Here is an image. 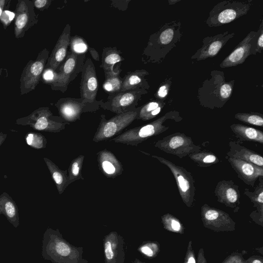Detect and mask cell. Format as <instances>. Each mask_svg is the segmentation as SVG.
<instances>
[{"label": "cell", "instance_id": "cell-25", "mask_svg": "<svg viewBox=\"0 0 263 263\" xmlns=\"http://www.w3.org/2000/svg\"><path fill=\"white\" fill-rule=\"evenodd\" d=\"M149 74L143 69L127 72L122 78L121 91L141 89L148 90L150 86L145 77Z\"/></svg>", "mask_w": 263, "mask_h": 263}, {"label": "cell", "instance_id": "cell-35", "mask_svg": "<svg viewBox=\"0 0 263 263\" xmlns=\"http://www.w3.org/2000/svg\"><path fill=\"white\" fill-rule=\"evenodd\" d=\"M85 156L80 155L73 159L68 169V176L70 184L74 181L84 179L82 175V168Z\"/></svg>", "mask_w": 263, "mask_h": 263}, {"label": "cell", "instance_id": "cell-10", "mask_svg": "<svg viewBox=\"0 0 263 263\" xmlns=\"http://www.w3.org/2000/svg\"><path fill=\"white\" fill-rule=\"evenodd\" d=\"M49 57V51L43 49L34 60H29L24 67L20 79L21 95L35 89L40 83Z\"/></svg>", "mask_w": 263, "mask_h": 263}, {"label": "cell", "instance_id": "cell-16", "mask_svg": "<svg viewBox=\"0 0 263 263\" xmlns=\"http://www.w3.org/2000/svg\"><path fill=\"white\" fill-rule=\"evenodd\" d=\"M235 35L234 32L226 31L218 34L205 37L202 45L192 55L193 61H200L215 57L227 43Z\"/></svg>", "mask_w": 263, "mask_h": 263}, {"label": "cell", "instance_id": "cell-8", "mask_svg": "<svg viewBox=\"0 0 263 263\" xmlns=\"http://www.w3.org/2000/svg\"><path fill=\"white\" fill-rule=\"evenodd\" d=\"M86 59V53L76 54L70 50L56 72L53 81L49 84L53 90L65 92L68 85L81 72Z\"/></svg>", "mask_w": 263, "mask_h": 263}, {"label": "cell", "instance_id": "cell-28", "mask_svg": "<svg viewBox=\"0 0 263 263\" xmlns=\"http://www.w3.org/2000/svg\"><path fill=\"white\" fill-rule=\"evenodd\" d=\"M44 160L54 181L59 194H62L70 184L67 170H61L49 159L44 157Z\"/></svg>", "mask_w": 263, "mask_h": 263}, {"label": "cell", "instance_id": "cell-17", "mask_svg": "<svg viewBox=\"0 0 263 263\" xmlns=\"http://www.w3.org/2000/svg\"><path fill=\"white\" fill-rule=\"evenodd\" d=\"M81 98H65L60 99L55 104L60 117L66 122H73L80 119L82 113L93 111L98 107L90 106Z\"/></svg>", "mask_w": 263, "mask_h": 263}, {"label": "cell", "instance_id": "cell-14", "mask_svg": "<svg viewBox=\"0 0 263 263\" xmlns=\"http://www.w3.org/2000/svg\"><path fill=\"white\" fill-rule=\"evenodd\" d=\"M14 13V33L15 38L21 39L37 23L38 15L35 13L32 1L30 0H18Z\"/></svg>", "mask_w": 263, "mask_h": 263}, {"label": "cell", "instance_id": "cell-1", "mask_svg": "<svg viewBox=\"0 0 263 263\" xmlns=\"http://www.w3.org/2000/svg\"><path fill=\"white\" fill-rule=\"evenodd\" d=\"M82 247H76L65 239L58 229L48 228L43 235L42 255L52 263H88L83 257Z\"/></svg>", "mask_w": 263, "mask_h": 263}, {"label": "cell", "instance_id": "cell-4", "mask_svg": "<svg viewBox=\"0 0 263 263\" xmlns=\"http://www.w3.org/2000/svg\"><path fill=\"white\" fill-rule=\"evenodd\" d=\"M182 117L179 111L171 110L147 124L130 128L112 138L115 143L137 146L148 138L167 130L170 127L164 124L167 120L180 122Z\"/></svg>", "mask_w": 263, "mask_h": 263}, {"label": "cell", "instance_id": "cell-11", "mask_svg": "<svg viewBox=\"0 0 263 263\" xmlns=\"http://www.w3.org/2000/svg\"><path fill=\"white\" fill-rule=\"evenodd\" d=\"M154 146L180 159L202 149L200 146L194 143L191 137L180 132L172 134L158 140L154 144Z\"/></svg>", "mask_w": 263, "mask_h": 263}, {"label": "cell", "instance_id": "cell-48", "mask_svg": "<svg viewBox=\"0 0 263 263\" xmlns=\"http://www.w3.org/2000/svg\"><path fill=\"white\" fill-rule=\"evenodd\" d=\"M196 263H207L204 250L202 248H201L198 251Z\"/></svg>", "mask_w": 263, "mask_h": 263}, {"label": "cell", "instance_id": "cell-27", "mask_svg": "<svg viewBox=\"0 0 263 263\" xmlns=\"http://www.w3.org/2000/svg\"><path fill=\"white\" fill-rule=\"evenodd\" d=\"M4 215L15 228L20 223L17 206L13 199L6 192L0 195V215Z\"/></svg>", "mask_w": 263, "mask_h": 263}, {"label": "cell", "instance_id": "cell-31", "mask_svg": "<svg viewBox=\"0 0 263 263\" xmlns=\"http://www.w3.org/2000/svg\"><path fill=\"white\" fill-rule=\"evenodd\" d=\"M263 177H260L259 183L255 187L254 191L251 192L248 188L244 190V194L247 196L256 208V213L263 216Z\"/></svg>", "mask_w": 263, "mask_h": 263}, {"label": "cell", "instance_id": "cell-41", "mask_svg": "<svg viewBox=\"0 0 263 263\" xmlns=\"http://www.w3.org/2000/svg\"><path fill=\"white\" fill-rule=\"evenodd\" d=\"M172 78L166 77L159 85L157 91L154 93L156 99L160 101H166L168 96L172 84Z\"/></svg>", "mask_w": 263, "mask_h": 263}, {"label": "cell", "instance_id": "cell-51", "mask_svg": "<svg viewBox=\"0 0 263 263\" xmlns=\"http://www.w3.org/2000/svg\"><path fill=\"white\" fill-rule=\"evenodd\" d=\"M7 137V134L0 133V146L3 143Z\"/></svg>", "mask_w": 263, "mask_h": 263}, {"label": "cell", "instance_id": "cell-21", "mask_svg": "<svg viewBox=\"0 0 263 263\" xmlns=\"http://www.w3.org/2000/svg\"><path fill=\"white\" fill-rule=\"evenodd\" d=\"M255 33V31L249 32L230 53L219 64L220 67L222 68L231 67L243 64L248 57L251 55V48Z\"/></svg>", "mask_w": 263, "mask_h": 263}, {"label": "cell", "instance_id": "cell-29", "mask_svg": "<svg viewBox=\"0 0 263 263\" xmlns=\"http://www.w3.org/2000/svg\"><path fill=\"white\" fill-rule=\"evenodd\" d=\"M121 51L116 47H105L103 49L100 67L103 68L104 73L115 71L120 66L114 68L115 65L123 61Z\"/></svg>", "mask_w": 263, "mask_h": 263}, {"label": "cell", "instance_id": "cell-30", "mask_svg": "<svg viewBox=\"0 0 263 263\" xmlns=\"http://www.w3.org/2000/svg\"><path fill=\"white\" fill-rule=\"evenodd\" d=\"M166 105V101L153 99L140 107L136 119L144 121L155 118Z\"/></svg>", "mask_w": 263, "mask_h": 263}, {"label": "cell", "instance_id": "cell-43", "mask_svg": "<svg viewBox=\"0 0 263 263\" xmlns=\"http://www.w3.org/2000/svg\"><path fill=\"white\" fill-rule=\"evenodd\" d=\"M182 263H196L195 253L192 240H190L188 242L184 261Z\"/></svg>", "mask_w": 263, "mask_h": 263}, {"label": "cell", "instance_id": "cell-46", "mask_svg": "<svg viewBox=\"0 0 263 263\" xmlns=\"http://www.w3.org/2000/svg\"><path fill=\"white\" fill-rule=\"evenodd\" d=\"M56 71L51 69H45L43 73L44 83L50 84L54 80Z\"/></svg>", "mask_w": 263, "mask_h": 263}, {"label": "cell", "instance_id": "cell-23", "mask_svg": "<svg viewBox=\"0 0 263 263\" xmlns=\"http://www.w3.org/2000/svg\"><path fill=\"white\" fill-rule=\"evenodd\" d=\"M97 155L99 169L107 178H114L122 174L123 165L111 152L104 149Z\"/></svg>", "mask_w": 263, "mask_h": 263}, {"label": "cell", "instance_id": "cell-26", "mask_svg": "<svg viewBox=\"0 0 263 263\" xmlns=\"http://www.w3.org/2000/svg\"><path fill=\"white\" fill-rule=\"evenodd\" d=\"M230 128L235 137L240 141L263 144V133L260 130L240 123L231 124Z\"/></svg>", "mask_w": 263, "mask_h": 263}, {"label": "cell", "instance_id": "cell-37", "mask_svg": "<svg viewBox=\"0 0 263 263\" xmlns=\"http://www.w3.org/2000/svg\"><path fill=\"white\" fill-rule=\"evenodd\" d=\"M160 250V246L156 241L144 242L138 249V251L145 257L153 258L156 257Z\"/></svg>", "mask_w": 263, "mask_h": 263}, {"label": "cell", "instance_id": "cell-47", "mask_svg": "<svg viewBox=\"0 0 263 263\" xmlns=\"http://www.w3.org/2000/svg\"><path fill=\"white\" fill-rule=\"evenodd\" d=\"M245 263H263V258L259 255H254L245 259Z\"/></svg>", "mask_w": 263, "mask_h": 263}, {"label": "cell", "instance_id": "cell-3", "mask_svg": "<svg viewBox=\"0 0 263 263\" xmlns=\"http://www.w3.org/2000/svg\"><path fill=\"white\" fill-rule=\"evenodd\" d=\"M181 29L180 21L174 20L165 23L152 34L144 51L147 61L162 62L167 54L181 41L183 35Z\"/></svg>", "mask_w": 263, "mask_h": 263}, {"label": "cell", "instance_id": "cell-39", "mask_svg": "<svg viewBox=\"0 0 263 263\" xmlns=\"http://www.w3.org/2000/svg\"><path fill=\"white\" fill-rule=\"evenodd\" d=\"M263 49V20H260V23L258 30L253 40L252 45L251 48V55L261 53Z\"/></svg>", "mask_w": 263, "mask_h": 263}, {"label": "cell", "instance_id": "cell-42", "mask_svg": "<svg viewBox=\"0 0 263 263\" xmlns=\"http://www.w3.org/2000/svg\"><path fill=\"white\" fill-rule=\"evenodd\" d=\"M14 18V12L8 10H4L0 17V21L3 25L4 29H6Z\"/></svg>", "mask_w": 263, "mask_h": 263}, {"label": "cell", "instance_id": "cell-24", "mask_svg": "<svg viewBox=\"0 0 263 263\" xmlns=\"http://www.w3.org/2000/svg\"><path fill=\"white\" fill-rule=\"evenodd\" d=\"M229 151L227 156L240 159L263 167V158L259 154L241 145L238 142L230 141L229 143Z\"/></svg>", "mask_w": 263, "mask_h": 263}, {"label": "cell", "instance_id": "cell-20", "mask_svg": "<svg viewBox=\"0 0 263 263\" xmlns=\"http://www.w3.org/2000/svg\"><path fill=\"white\" fill-rule=\"evenodd\" d=\"M237 177L245 184L254 187L257 180L263 177V167L236 158L226 157Z\"/></svg>", "mask_w": 263, "mask_h": 263}, {"label": "cell", "instance_id": "cell-33", "mask_svg": "<svg viewBox=\"0 0 263 263\" xmlns=\"http://www.w3.org/2000/svg\"><path fill=\"white\" fill-rule=\"evenodd\" d=\"M121 70L119 67L114 72L104 73L105 79L103 84V88L109 94L121 91L122 78L119 76Z\"/></svg>", "mask_w": 263, "mask_h": 263}, {"label": "cell", "instance_id": "cell-38", "mask_svg": "<svg viewBox=\"0 0 263 263\" xmlns=\"http://www.w3.org/2000/svg\"><path fill=\"white\" fill-rule=\"evenodd\" d=\"M25 140L28 145L35 149H42L46 146V138L38 133H28L26 135Z\"/></svg>", "mask_w": 263, "mask_h": 263}, {"label": "cell", "instance_id": "cell-18", "mask_svg": "<svg viewBox=\"0 0 263 263\" xmlns=\"http://www.w3.org/2000/svg\"><path fill=\"white\" fill-rule=\"evenodd\" d=\"M214 194L218 202L231 208L237 213L240 204V193L239 186L233 180H222L219 181L215 188Z\"/></svg>", "mask_w": 263, "mask_h": 263}, {"label": "cell", "instance_id": "cell-34", "mask_svg": "<svg viewBox=\"0 0 263 263\" xmlns=\"http://www.w3.org/2000/svg\"><path fill=\"white\" fill-rule=\"evenodd\" d=\"M161 222L166 230L180 234L184 233L185 228L182 222L175 216L166 213L161 217Z\"/></svg>", "mask_w": 263, "mask_h": 263}, {"label": "cell", "instance_id": "cell-7", "mask_svg": "<svg viewBox=\"0 0 263 263\" xmlns=\"http://www.w3.org/2000/svg\"><path fill=\"white\" fill-rule=\"evenodd\" d=\"M140 107L135 110L116 114L107 120L104 115H101L100 121L92 138V141L99 142L106 141L119 135L138 117Z\"/></svg>", "mask_w": 263, "mask_h": 263}, {"label": "cell", "instance_id": "cell-49", "mask_svg": "<svg viewBox=\"0 0 263 263\" xmlns=\"http://www.w3.org/2000/svg\"><path fill=\"white\" fill-rule=\"evenodd\" d=\"M11 2V0H0V17L3 12L9 8Z\"/></svg>", "mask_w": 263, "mask_h": 263}, {"label": "cell", "instance_id": "cell-40", "mask_svg": "<svg viewBox=\"0 0 263 263\" xmlns=\"http://www.w3.org/2000/svg\"><path fill=\"white\" fill-rule=\"evenodd\" d=\"M69 45L70 50L76 54L86 53L89 46L83 38L77 35L71 37Z\"/></svg>", "mask_w": 263, "mask_h": 263}, {"label": "cell", "instance_id": "cell-50", "mask_svg": "<svg viewBox=\"0 0 263 263\" xmlns=\"http://www.w3.org/2000/svg\"><path fill=\"white\" fill-rule=\"evenodd\" d=\"M88 50L92 58L95 61L99 62L100 61V57L97 51L94 48L89 46H88Z\"/></svg>", "mask_w": 263, "mask_h": 263}, {"label": "cell", "instance_id": "cell-12", "mask_svg": "<svg viewBox=\"0 0 263 263\" xmlns=\"http://www.w3.org/2000/svg\"><path fill=\"white\" fill-rule=\"evenodd\" d=\"M145 89H135L109 94L106 102H98L105 110L119 114L135 110L142 97L147 93Z\"/></svg>", "mask_w": 263, "mask_h": 263}, {"label": "cell", "instance_id": "cell-2", "mask_svg": "<svg viewBox=\"0 0 263 263\" xmlns=\"http://www.w3.org/2000/svg\"><path fill=\"white\" fill-rule=\"evenodd\" d=\"M235 81H226L222 71L213 70L197 90L200 105L206 108H221L232 97Z\"/></svg>", "mask_w": 263, "mask_h": 263}, {"label": "cell", "instance_id": "cell-32", "mask_svg": "<svg viewBox=\"0 0 263 263\" xmlns=\"http://www.w3.org/2000/svg\"><path fill=\"white\" fill-rule=\"evenodd\" d=\"M189 157L199 167H207L219 163V158L212 152L203 150L190 154Z\"/></svg>", "mask_w": 263, "mask_h": 263}, {"label": "cell", "instance_id": "cell-5", "mask_svg": "<svg viewBox=\"0 0 263 263\" xmlns=\"http://www.w3.org/2000/svg\"><path fill=\"white\" fill-rule=\"evenodd\" d=\"M252 5V0H228L219 2L210 11L205 23L210 27L230 23L246 15Z\"/></svg>", "mask_w": 263, "mask_h": 263}, {"label": "cell", "instance_id": "cell-44", "mask_svg": "<svg viewBox=\"0 0 263 263\" xmlns=\"http://www.w3.org/2000/svg\"><path fill=\"white\" fill-rule=\"evenodd\" d=\"M241 253L233 252L228 255L221 263H245Z\"/></svg>", "mask_w": 263, "mask_h": 263}, {"label": "cell", "instance_id": "cell-19", "mask_svg": "<svg viewBox=\"0 0 263 263\" xmlns=\"http://www.w3.org/2000/svg\"><path fill=\"white\" fill-rule=\"evenodd\" d=\"M103 240L104 263H124L125 253L123 237L112 231L105 235Z\"/></svg>", "mask_w": 263, "mask_h": 263}, {"label": "cell", "instance_id": "cell-45", "mask_svg": "<svg viewBox=\"0 0 263 263\" xmlns=\"http://www.w3.org/2000/svg\"><path fill=\"white\" fill-rule=\"evenodd\" d=\"M32 1L34 7L41 11L47 9L52 2L51 0H35Z\"/></svg>", "mask_w": 263, "mask_h": 263}, {"label": "cell", "instance_id": "cell-13", "mask_svg": "<svg viewBox=\"0 0 263 263\" xmlns=\"http://www.w3.org/2000/svg\"><path fill=\"white\" fill-rule=\"evenodd\" d=\"M201 218L203 226L216 232L234 231L236 223L224 211L204 203L201 208Z\"/></svg>", "mask_w": 263, "mask_h": 263}, {"label": "cell", "instance_id": "cell-15", "mask_svg": "<svg viewBox=\"0 0 263 263\" xmlns=\"http://www.w3.org/2000/svg\"><path fill=\"white\" fill-rule=\"evenodd\" d=\"M81 98L85 103L96 101L98 90V81L93 63L90 58L85 60L81 71L80 82Z\"/></svg>", "mask_w": 263, "mask_h": 263}, {"label": "cell", "instance_id": "cell-6", "mask_svg": "<svg viewBox=\"0 0 263 263\" xmlns=\"http://www.w3.org/2000/svg\"><path fill=\"white\" fill-rule=\"evenodd\" d=\"M16 123L29 126L36 130L50 133H59L69 124L61 117L53 116L48 107L38 108L29 115L17 119Z\"/></svg>", "mask_w": 263, "mask_h": 263}, {"label": "cell", "instance_id": "cell-53", "mask_svg": "<svg viewBox=\"0 0 263 263\" xmlns=\"http://www.w3.org/2000/svg\"><path fill=\"white\" fill-rule=\"evenodd\" d=\"M256 250H257V251L259 252L261 255L263 254V253H262V247H261L260 248H256L255 249Z\"/></svg>", "mask_w": 263, "mask_h": 263}, {"label": "cell", "instance_id": "cell-36", "mask_svg": "<svg viewBox=\"0 0 263 263\" xmlns=\"http://www.w3.org/2000/svg\"><path fill=\"white\" fill-rule=\"evenodd\" d=\"M234 118L245 123L261 126H263V115L260 112H238Z\"/></svg>", "mask_w": 263, "mask_h": 263}, {"label": "cell", "instance_id": "cell-22", "mask_svg": "<svg viewBox=\"0 0 263 263\" xmlns=\"http://www.w3.org/2000/svg\"><path fill=\"white\" fill-rule=\"evenodd\" d=\"M71 27L67 24L60 35L48 59L45 69L56 71L65 59L70 40Z\"/></svg>", "mask_w": 263, "mask_h": 263}, {"label": "cell", "instance_id": "cell-54", "mask_svg": "<svg viewBox=\"0 0 263 263\" xmlns=\"http://www.w3.org/2000/svg\"><path fill=\"white\" fill-rule=\"evenodd\" d=\"M133 263H146V262H143V261H141L140 260H139V259L138 258H136Z\"/></svg>", "mask_w": 263, "mask_h": 263}, {"label": "cell", "instance_id": "cell-52", "mask_svg": "<svg viewBox=\"0 0 263 263\" xmlns=\"http://www.w3.org/2000/svg\"><path fill=\"white\" fill-rule=\"evenodd\" d=\"M179 2H180V0H168V3L170 5H175Z\"/></svg>", "mask_w": 263, "mask_h": 263}, {"label": "cell", "instance_id": "cell-9", "mask_svg": "<svg viewBox=\"0 0 263 263\" xmlns=\"http://www.w3.org/2000/svg\"><path fill=\"white\" fill-rule=\"evenodd\" d=\"M152 157L166 166L172 173L183 202L188 208L194 205L195 196V180L192 174L182 166L156 155Z\"/></svg>", "mask_w": 263, "mask_h": 263}]
</instances>
